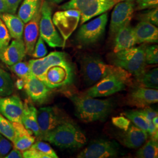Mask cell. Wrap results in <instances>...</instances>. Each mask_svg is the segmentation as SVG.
I'll return each mask as SVG.
<instances>
[{
	"instance_id": "cell-1",
	"label": "cell",
	"mask_w": 158,
	"mask_h": 158,
	"mask_svg": "<svg viewBox=\"0 0 158 158\" xmlns=\"http://www.w3.org/2000/svg\"><path fill=\"white\" fill-rule=\"evenodd\" d=\"M76 115L85 123L94 122L107 117L112 110L113 104L109 100H99L87 95L72 97Z\"/></svg>"
},
{
	"instance_id": "cell-2",
	"label": "cell",
	"mask_w": 158,
	"mask_h": 158,
	"mask_svg": "<svg viewBox=\"0 0 158 158\" xmlns=\"http://www.w3.org/2000/svg\"><path fill=\"white\" fill-rule=\"evenodd\" d=\"M81 68L85 81L90 85L112 74L131 80L132 74L124 69L114 64H107L97 57H85L81 60Z\"/></svg>"
},
{
	"instance_id": "cell-3",
	"label": "cell",
	"mask_w": 158,
	"mask_h": 158,
	"mask_svg": "<svg viewBox=\"0 0 158 158\" xmlns=\"http://www.w3.org/2000/svg\"><path fill=\"white\" fill-rule=\"evenodd\" d=\"M41 140L49 142L61 148H74L83 146L86 142V138L71 121L59 125L46 134Z\"/></svg>"
},
{
	"instance_id": "cell-4",
	"label": "cell",
	"mask_w": 158,
	"mask_h": 158,
	"mask_svg": "<svg viewBox=\"0 0 158 158\" xmlns=\"http://www.w3.org/2000/svg\"><path fill=\"white\" fill-rule=\"evenodd\" d=\"M146 47L145 45H143L114 53L110 57V61L114 65L124 69L136 77H139L146 71Z\"/></svg>"
},
{
	"instance_id": "cell-5",
	"label": "cell",
	"mask_w": 158,
	"mask_h": 158,
	"mask_svg": "<svg viewBox=\"0 0 158 158\" xmlns=\"http://www.w3.org/2000/svg\"><path fill=\"white\" fill-rule=\"evenodd\" d=\"M52 10L48 2L42 0L40 36L52 48H64L66 42L57 31L52 21Z\"/></svg>"
},
{
	"instance_id": "cell-6",
	"label": "cell",
	"mask_w": 158,
	"mask_h": 158,
	"mask_svg": "<svg viewBox=\"0 0 158 158\" xmlns=\"http://www.w3.org/2000/svg\"><path fill=\"white\" fill-rule=\"evenodd\" d=\"M37 119L40 128V136L42 138L59 125L71 122L68 115L56 106H48L40 108L37 113Z\"/></svg>"
},
{
	"instance_id": "cell-7",
	"label": "cell",
	"mask_w": 158,
	"mask_h": 158,
	"mask_svg": "<svg viewBox=\"0 0 158 158\" xmlns=\"http://www.w3.org/2000/svg\"><path fill=\"white\" fill-rule=\"evenodd\" d=\"M131 80L118 75L112 74L101 79L86 91L85 94L91 97H102L112 95L124 90Z\"/></svg>"
},
{
	"instance_id": "cell-8",
	"label": "cell",
	"mask_w": 158,
	"mask_h": 158,
	"mask_svg": "<svg viewBox=\"0 0 158 158\" xmlns=\"http://www.w3.org/2000/svg\"><path fill=\"white\" fill-rule=\"evenodd\" d=\"M107 22L108 14L105 12L90 22L82 24L77 34V42L83 45L95 44L104 33Z\"/></svg>"
},
{
	"instance_id": "cell-9",
	"label": "cell",
	"mask_w": 158,
	"mask_h": 158,
	"mask_svg": "<svg viewBox=\"0 0 158 158\" xmlns=\"http://www.w3.org/2000/svg\"><path fill=\"white\" fill-rule=\"evenodd\" d=\"M73 79V69L70 63H69L53 65L48 68L40 80L49 88L53 89L69 85Z\"/></svg>"
},
{
	"instance_id": "cell-10",
	"label": "cell",
	"mask_w": 158,
	"mask_h": 158,
	"mask_svg": "<svg viewBox=\"0 0 158 158\" xmlns=\"http://www.w3.org/2000/svg\"><path fill=\"white\" fill-rule=\"evenodd\" d=\"M135 10L134 1H119L114 8L110 25V36L114 38L121 28L130 25Z\"/></svg>"
},
{
	"instance_id": "cell-11",
	"label": "cell",
	"mask_w": 158,
	"mask_h": 158,
	"mask_svg": "<svg viewBox=\"0 0 158 158\" xmlns=\"http://www.w3.org/2000/svg\"><path fill=\"white\" fill-rule=\"evenodd\" d=\"M80 20V12L67 10L56 12L52 18L55 26L66 42L76 29Z\"/></svg>"
},
{
	"instance_id": "cell-12",
	"label": "cell",
	"mask_w": 158,
	"mask_h": 158,
	"mask_svg": "<svg viewBox=\"0 0 158 158\" xmlns=\"http://www.w3.org/2000/svg\"><path fill=\"white\" fill-rule=\"evenodd\" d=\"M118 145L110 141L100 139L93 142L77 155L79 158H107L118 155Z\"/></svg>"
},
{
	"instance_id": "cell-13",
	"label": "cell",
	"mask_w": 158,
	"mask_h": 158,
	"mask_svg": "<svg viewBox=\"0 0 158 158\" xmlns=\"http://www.w3.org/2000/svg\"><path fill=\"white\" fill-rule=\"evenodd\" d=\"M68 61L67 55L62 52H53L46 56L31 59L29 61V68L32 73L35 76L40 79L48 68L53 65L67 64Z\"/></svg>"
},
{
	"instance_id": "cell-14",
	"label": "cell",
	"mask_w": 158,
	"mask_h": 158,
	"mask_svg": "<svg viewBox=\"0 0 158 158\" xmlns=\"http://www.w3.org/2000/svg\"><path fill=\"white\" fill-rule=\"evenodd\" d=\"M23 103L16 95L0 97V114L11 122L21 123Z\"/></svg>"
},
{
	"instance_id": "cell-15",
	"label": "cell",
	"mask_w": 158,
	"mask_h": 158,
	"mask_svg": "<svg viewBox=\"0 0 158 158\" xmlns=\"http://www.w3.org/2000/svg\"><path fill=\"white\" fill-rule=\"evenodd\" d=\"M128 105L138 108H143L158 102V89L139 87L127 96Z\"/></svg>"
},
{
	"instance_id": "cell-16",
	"label": "cell",
	"mask_w": 158,
	"mask_h": 158,
	"mask_svg": "<svg viewBox=\"0 0 158 158\" xmlns=\"http://www.w3.org/2000/svg\"><path fill=\"white\" fill-rule=\"evenodd\" d=\"M41 4L38 8L33 17L26 23L23 29V42L25 46L26 53L31 56L36 42L40 34V23L41 17Z\"/></svg>"
},
{
	"instance_id": "cell-17",
	"label": "cell",
	"mask_w": 158,
	"mask_h": 158,
	"mask_svg": "<svg viewBox=\"0 0 158 158\" xmlns=\"http://www.w3.org/2000/svg\"><path fill=\"white\" fill-rule=\"evenodd\" d=\"M24 80L23 89L32 101L42 104L48 99L52 89L42 80L35 76L33 74Z\"/></svg>"
},
{
	"instance_id": "cell-18",
	"label": "cell",
	"mask_w": 158,
	"mask_h": 158,
	"mask_svg": "<svg viewBox=\"0 0 158 158\" xmlns=\"http://www.w3.org/2000/svg\"><path fill=\"white\" fill-rule=\"evenodd\" d=\"M27 55L23 39L14 40L10 44L0 52V60L7 66L22 61Z\"/></svg>"
},
{
	"instance_id": "cell-19",
	"label": "cell",
	"mask_w": 158,
	"mask_h": 158,
	"mask_svg": "<svg viewBox=\"0 0 158 158\" xmlns=\"http://www.w3.org/2000/svg\"><path fill=\"white\" fill-rule=\"evenodd\" d=\"M119 0H97L80 11V24L90 20L93 17L105 13L111 9Z\"/></svg>"
},
{
	"instance_id": "cell-20",
	"label": "cell",
	"mask_w": 158,
	"mask_h": 158,
	"mask_svg": "<svg viewBox=\"0 0 158 158\" xmlns=\"http://www.w3.org/2000/svg\"><path fill=\"white\" fill-rule=\"evenodd\" d=\"M114 53L130 48L138 44L134 28L130 25L120 29L115 35Z\"/></svg>"
},
{
	"instance_id": "cell-21",
	"label": "cell",
	"mask_w": 158,
	"mask_h": 158,
	"mask_svg": "<svg viewBox=\"0 0 158 158\" xmlns=\"http://www.w3.org/2000/svg\"><path fill=\"white\" fill-rule=\"evenodd\" d=\"M137 43H158V29L151 23L141 21L134 28Z\"/></svg>"
},
{
	"instance_id": "cell-22",
	"label": "cell",
	"mask_w": 158,
	"mask_h": 158,
	"mask_svg": "<svg viewBox=\"0 0 158 158\" xmlns=\"http://www.w3.org/2000/svg\"><path fill=\"white\" fill-rule=\"evenodd\" d=\"M148 132L135 125H131L123 136V143L129 148H138L146 142Z\"/></svg>"
},
{
	"instance_id": "cell-23",
	"label": "cell",
	"mask_w": 158,
	"mask_h": 158,
	"mask_svg": "<svg viewBox=\"0 0 158 158\" xmlns=\"http://www.w3.org/2000/svg\"><path fill=\"white\" fill-rule=\"evenodd\" d=\"M12 123L16 131V138L13 142L14 148L23 152L33 145L35 141V138L33 134L27 130L22 123Z\"/></svg>"
},
{
	"instance_id": "cell-24",
	"label": "cell",
	"mask_w": 158,
	"mask_h": 158,
	"mask_svg": "<svg viewBox=\"0 0 158 158\" xmlns=\"http://www.w3.org/2000/svg\"><path fill=\"white\" fill-rule=\"evenodd\" d=\"M37 113L38 110L36 108L26 101L23 104V111L21 123L36 138H39L40 131L37 119Z\"/></svg>"
},
{
	"instance_id": "cell-25",
	"label": "cell",
	"mask_w": 158,
	"mask_h": 158,
	"mask_svg": "<svg viewBox=\"0 0 158 158\" xmlns=\"http://www.w3.org/2000/svg\"><path fill=\"white\" fill-rule=\"evenodd\" d=\"M0 19L5 24L11 38L23 39L25 23L18 15L6 12L1 14Z\"/></svg>"
},
{
	"instance_id": "cell-26",
	"label": "cell",
	"mask_w": 158,
	"mask_h": 158,
	"mask_svg": "<svg viewBox=\"0 0 158 158\" xmlns=\"http://www.w3.org/2000/svg\"><path fill=\"white\" fill-rule=\"evenodd\" d=\"M24 158H57L52 147L45 142H34L28 149L23 152Z\"/></svg>"
},
{
	"instance_id": "cell-27",
	"label": "cell",
	"mask_w": 158,
	"mask_h": 158,
	"mask_svg": "<svg viewBox=\"0 0 158 158\" xmlns=\"http://www.w3.org/2000/svg\"><path fill=\"white\" fill-rule=\"evenodd\" d=\"M42 0H23L20 6L18 16L25 23L33 17Z\"/></svg>"
},
{
	"instance_id": "cell-28",
	"label": "cell",
	"mask_w": 158,
	"mask_h": 158,
	"mask_svg": "<svg viewBox=\"0 0 158 158\" xmlns=\"http://www.w3.org/2000/svg\"><path fill=\"white\" fill-rule=\"evenodd\" d=\"M137 80L142 85V87L158 89V69L155 68L149 72H145L143 73L137 77Z\"/></svg>"
},
{
	"instance_id": "cell-29",
	"label": "cell",
	"mask_w": 158,
	"mask_h": 158,
	"mask_svg": "<svg viewBox=\"0 0 158 158\" xmlns=\"http://www.w3.org/2000/svg\"><path fill=\"white\" fill-rule=\"evenodd\" d=\"M14 90V83L10 74L0 68V97L11 96Z\"/></svg>"
},
{
	"instance_id": "cell-30",
	"label": "cell",
	"mask_w": 158,
	"mask_h": 158,
	"mask_svg": "<svg viewBox=\"0 0 158 158\" xmlns=\"http://www.w3.org/2000/svg\"><path fill=\"white\" fill-rule=\"evenodd\" d=\"M137 158H156L158 156V141L151 138L136 153Z\"/></svg>"
},
{
	"instance_id": "cell-31",
	"label": "cell",
	"mask_w": 158,
	"mask_h": 158,
	"mask_svg": "<svg viewBox=\"0 0 158 158\" xmlns=\"http://www.w3.org/2000/svg\"><path fill=\"white\" fill-rule=\"evenodd\" d=\"M0 134L12 143L16 138V131L13 123L0 114Z\"/></svg>"
},
{
	"instance_id": "cell-32",
	"label": "cell",
	"mask_w": 158,
	"mask_h": 158,
	"mask_svg": "<svg viewBox=\"0 0 158 158\" xmlns=\"http://www.w3.org/2000/svg\"><path fill=\"white\" fill-rule=\"evenodd\" d=\"M123 115L131 121L137 127L148 132V122L146 119L138 113V110L128 111L125 112Z\"/></svg>"
},
{
	"instance_id": "cell-33",
	"label": "cell",
	"mask_w": 158,
	"mask_h": 158,
	"mask_svg": "<svg viewBox=\"0 0 158 158\" xmlns=\"http://www.w3.org/2000/svg\"><path fill=\"white\" fill-rule=\"evenodd\" d=\"M10 67L12 72L20 79L25 80L32 74L29 68L28 63L23 62L21 61Z\"/></svg>"
},
{
	"instance_id": "cell-34",
	"label": "cell",
	"mask_w": 158,
	"mask_h": 158,
	"mask_svg": "<svg viewBox=\"0 0 158 158\" xmlns=\"http://www.w3.org/2000/svg\"><path fill=\"white\" fill-rule=\"evenodd\" d=\"M97 0H70L60 6L62 10H76L80 11L85 6H89Z\"/></svg>"
},
{
	"instance_id": "cell-35",
	"label": "cell",
	"mask_w": 158,
	"mask_h": 158,
	"mask_svg": "<svg viewBox=\"0 0 158 158\" xmlns=\"http://www.w3.org/2000/svg\"><path fill=\"white\" fill-rule=\"evenodd\" d=\"M138 19L141 21L151 23L154 25H158V9L157 8H151L140 13L138 16Z\"/></svg>"
},
{
	"instance_id": "cell-36",
	"label": "cell",
	"mask_w": 158,
	"mask_h": 158,
	"mask_svg": "<svg viewBox=\"0 0 158 158\" xmlns=\"http://www.w3.org/2000/svg\"><path fill=\"white\" fill-rule=\"evenodd\" d=\"M145 57L147 64H157L158 63V45L150 46L146 47L145 51Z\"/></svg>"
},
{
	"instance_id": "cell-37",
	"label": "cell",
	"mask_w": 158,
	"mask_h": 158,
	"mask_svg": "<svg viewBox=\"0 0 158 158\" xmlns=\"http://www.w3.org/2000/svg\"><path fill=\"white\" fill-rule=\"evenodd\" d=\"M47 53L48 50L46 49L44 40L40 36L36 42L34 52L31 56L35 59H40L45 56Z\"/></svg>"
},
{
	"instance_id": "cell-38",
	"label": "cell",
	"mask_w": 158,
	"mask_h": 158,
	"mask_svg": "<svg viewBox=\"0 0 158 158\" xmlns=\"http://www.w3.org/2000/svg\"><path fill=\"white\" fill-rule=\"evenodd\" d=\"M11 36L5 24L0 19V52L10 44Z\"/></svg>"
},
{
	"instance_id": "cell-39",
	"label": "cell",
	"mask_w": 158,
	"mask_h": 158,
	"mask_svg": "<svg viewBox=\"0 0 158 158\" xmlns=\"http://www.w3.org/2000/svg\"><path fill=\"white\" fill-rule=\"evenodd\" d=\"M10 141L0 134V158H5L10 152L12 145Z\"/></svg>"
},
{
	"instance_id": "cell-40",
	"label": "cell",
	"mask_w": 158,
	"mask_h": 158,
	"mask_svg": "<svg viewBox=\"0 0 158 158\" xmlns=\"http://www.w3.org/2000/svg\"><path fill=\"white\" fill-rule=\"evenodd\" d=\"M135 10L157 8L158 0H136Z\"/></svg>"
},
{
	"instance_id": "cell-41",
	"label": "cell",
	"mask_w": 158,
	"mask_h": 158,
	"mask_svg": "<svg viewBox=\"0 0 158 158\" xmlns=\"http://www.w3.org/2000/svg\"><path fill=\"white\" fill-rule=\"evenodd\" d=\"M112 122L113 124L119 128L125 131H127L130 127V121L128 118H125L124 116H118L112 118Z\"/></svg>"
},
{
	"instance_id": "cell-42",
	"label": "cell",
	"mask_w": 158,
	"mask_h": 158,
	"mask_svg": "<svg viewBox=\"0 0 158 158\" xmlns=\"http://www.w3.org/2000/svg\"><path fill=\"white\" fill-rule=\"evenodd\" d=\"M6 5L8 13L15 14L23 0H2Z\"/></svg>"
},
{
	"instance_id": "cell-43",
	"label": "cell",
	"mask_w": 158,
	"mask_h": 158,
	"mask_svg": "<svg viewBox=\"0 0 158 158\" xmlns=\"http://www.w3.org/2000/svg\"><path fill=\"white\" fill-rule=\"evenodd\" d=\"M138 111L146 119L147 121H152L155 117L158 115V112L153 110L152 108L149 107V106L141 108V110H138Z\"/></svg>"
},
{
	"instance_id": "cell-44",
	"label": "cell",
	"mask_w": 158,
	"mask_h": 158,
	"mask_svg": "<svg viewBox=\"0 0 158 158\" xmlns=\"http://www.w3.org/2000/svg\"><path fill=\"white\" fill-rule=\"evenodd\" d=\"M148 132L151 136V138L158 141V128L153 124L152 121H148Z\"/></svg>"
},
{
	"instance_id": "cell-45",
	"label": "cell",
	"mask_w": 158,
	"mask_h": 158,
	"mask_svg": "<svg viewBox=\"0 0 158 158\" xmlns=\"http://www.w3.org/2000/svg\"><path fill=\"white\" fill-rule=\"evenodd\" d=\"M6 158H23V152L14 148L6 156Z\"/></svg>"
},
{
	"instance_id": "cell-46",
	"label": "cell",
	"mask_w": 158,
	"mask_h": 158,
	"mask_svg": "<svg viewBox=\"0 0 158 158\" xmlns=\"http://www.w3.org/2000/svg\"><path fill=\"white\" fill-rule=\"evenodd\" d=\"M15 85L18 90H21L23 89V87L25 85V80L23 79L19 78L17 80V81L15 83Z\"/></svg>"
},
{
	"instance_id": "cell-47",
	"label": "cell",
	"mask_w": 158,
	"mask_h": 158,
	"mask_svg": "<svg viewBox=\"0 0 158 158\" xmlns=\"http://www.w3.org/2000/svg\"><path fill=\"white\" fill-rule=\"evenodd\" d=\"M8 12L6 7L2 0H0V15Z\"/></svg>"
},
{
	"instance_id": "cell-48",
	"label": "cell",
	"mask_w": 158,
	"mask_h": 158,
	"mask_svg": "<svg viewBox=\"0 0 158 158\" xmlns=\"http://www.w3.org/2000/svg\"><path fill=\"white\" fill-rule=\"evenodd\" d=\"M152 121L153 123V124L155 125V127H156V128H158V115L157 116H156V117H155L153 118L152 119Z\"/></svg>"
},
{
	"instance_id": "cell-49",
	"label": "cell",
	"mask_w": 158,
	"mask_h": 158,
	"mask_svg": "<svg viewBox=\"0 0 158 158\" xmlns=\"http://www.w3.org/2000/svg\"><path fill=\"white\" fill-rule=\"evenodd\" d=\"M48 1L52 2V3H55V4H59L61 2H62L63 0H48Z\"/></svg>"
},
{
	"instance_id": "cell-50",
	"label": "cell",
	"mask_w": 158,
	"mask_h": 158,
	"mask_svg": "<svg viewBox=\"0 0 158 158\" xmlns=\"http://www.w3.org/2000/svg\"><path fill=\"white\" fill-rule=\"evenodd\" d=\"M134 0H119V1H134Z\"/></svg>"
}]
</instances>
